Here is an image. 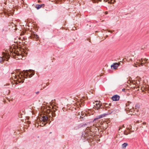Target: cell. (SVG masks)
<instances>
[{
  "label": "cell",
  "instance_id": "cell-8",
  "mask_svg": "<svg viewBox=\"0 0 149 149\" xmlns=\"http://www.w3.org/2000/svg\"><path fill=\"white\" fill-rule=\"evenodd\" d=\"M10 56L9 52L7 49H4L2 52L1 56V61H7L8 60Z\"/></svg>",
  "mask_w": 149,
  "mask_h": 149
},
{
  "label": "cell",
  "instance_id": "cell-7",
  "mask_svg": "<svg viewBox=\"0 0 149 149\" xmlns=\"http://www.w3.org/2000/svg\"><path fill=\"white\" fill-rule=\"evenodd\" d=\"M26 28L35 32L38 31L39 26L36 22L32 19L28 18L25 21Z\"/></svg>",
  "mask_w": 149,
  "mask_h": 149
},
{
  "label": "cell",
  "instance_id": "cell-1",
  "mask_svg": "<svg viewBox=\"0 0 149 149\" xmlns=\"http://www.w3.org/2000/svg\"><path fill=\"white\" fill-rule=\"evenodd\" d=\"M58 108L55 100L49 103H43L40 108L38 116L35 120L34 125L37 128L49 125L54 119Z\"/></svg>",
  "mask_w": 149,
  "mask_h": 149
},
{
  "label": "cell",
  "instance_id": "cell-5",
  "mask_svg": "<svg viewBox=\"0 0 149 149\" xmlns=\"http://www.w3.org/2000/svg\"><path fill=\"white\" fill-rule=\"evenodd\" d=\"M35 73V71L32 70L23 71L19 70H15L11 74L10 81L13 84H18L23 82L26 78L31 77Z\"/></svg>",
  "mask_w": 149,
  "mask_h": 149
},
{
  "label": "cell",
  "instance_id": "cell-2",
  "mask_svg": "<svg viewBox=\"0 0 149 149\" xmlns=\"http://www.w3.org/2000/svg\"><path fill=\"white\" fill-rule=\"evenodd\" d=\"M110 122L109 119H102L86 129L84 136L91 146L99 142L108 127Z\"/></svg>",
  "mask_w": 149,
  "mask_h": 149
},
{
  "label": "cell",
  "instance_id": "cell-6",
  "mask_svg": "<svg viewBox=\"0 0 149 149\" xmlns=\"http://www.w3.org/2000/svg\"><path fill=\"white\" fill-rule=\"evenodd\" d=\"M9 28L11 31L15 32L21 33L24 27L20 21L16 19L11 20L9 24Z\"/></svg>",
  "mask_w": 149,
  "mask_h": 149
},
{
  "label": "cell",
  "instance_id": "cell-11",
  "mask_svg": "<svg viewBox=\"0 0 149 149\" xmlns=\"http://www.w3.org/2000/svg\"><path fill=\"white\" fill-rule=\"evenodd\" d=\"M106 2H108V3L111 4H113L116 1L115 0H107L105 1Z\"/></svg>",
  "mask_w": 149,
  "mask_h": 149
},
{
  "label": "cell",
  "instance_id": "cell-9",
  "mask_svg": "<svg viewBox=\"0 0 149 149\" xmlns=\"http://www.w3.org/2000/svg\"><path fill=\"white\" fill-rule=\"evenodd\" d=\"M112 98L113 100L117 101L119 100L120 98V97L117 95H115L112 97Z\"/></svg>",
  "mask_w": 149,
  "mask_h": 149
},
{
  "label": "cell",
  "instance_id": "cell-12",
  "mask_svg": "<svg viewBox=\"0 0 149 149\" xmlns=\"http://www.w3.org/2000/svg\"><path fill=\"white\" fill-rule=\"evenodd\" d=\"M127 144L126 143H125L124 144H123V145H122V148H125L126 147V146H127Z\"/></svg>",
  "mask_w": 149,
  "mask_h": 149
},
{
  "label": "cell",
  "instance_id": "cell-4",
  "mask_svg": "<svg viewBox=\"0 0 149 149\" xmlns=\"http://www.w3.org/2000/svg\"><path fill=\"white\" fill-rule=\"evenodd\" d=\"M23 1L18 0L3 1L2 7H0L1 16L2 15L8 17L13 15L15 12L20 8L23 4Z\"/></svg>",
  "mask_w": 149,
  "mask_h": 149
},
{
  "label": "cell",
  "instance_id": "cell-3",
  "mask_svg": "<svg viewBox=\"0 0 149 149\" xmlns=\"http://www.w3.org/2000/svg\"><path fill=\"white\" fill-rule=\"evenodd\" d=\"M29 49L26 43L15 42L9 47V52L12 58L16 60H23L27 56Z\"/></svg>",
  "mask_w": 149,
  "mask_h": 149
},
{
  "label": "cell",
  "instance_id": "cell-10",
  "mask_svg": "<svg viewBox=\"0 0 149 149\" xmlns=\"http://www.w3.org/2000/svg\"><path fill=\"white\" fill-rule=\"evenodd\" d=\"M53 1L54 3L56 4H61L64 2L65 1Z\"/></svg>",
  "mask_w": 149,
  "mask_h": 149
},
{
  "label": "cell",
  "instance_id": "cell-13",
  "mask_svg": "<svg viewBox=\"0 0 149 149\" xmlns=\"http://www.w3.org/2000/svg\"><path fill=\"white\" fill-rule=\"evenodd\" d=\"M92 1L93 3H98V2H99L100 1H98V0H97V1L95 0V1Z\"/></svg>",
  "mask_w": 149,
  "mask_h": 149
}]
</instances>
